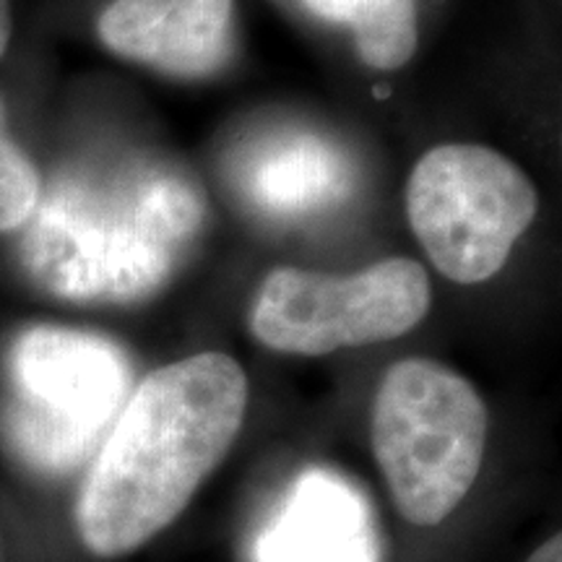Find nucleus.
<instances>
[{"instance_id": "4", "label": "nucleus", "mask_w": 562, "mask_h": 562, "mask_svg": "<svg viewBox=\"0 0 562 562\" xmlns=\"http://www.w3.org/2000/svg\"><path fill=\"white\" fill-rule=\"evenodd\" d=\"M9 370L5 440L47 474L70 472L102 446L133 383L128 355L115 341L60 326L21 334Z\"/></svg>"}, {"instance_id": "8", "label": "nucleus", "mask_w": 562, "mask_h": 562, "mask_svg": "<svg viewBox=\"0 0 562 562\" xmlns=\"http://www.w3.org/2000/svg\"><path fill=\"white\" fill-rule=\"evenodd\" d=\"M97 30L102 45L125 60L203 79L235 47V0H112Z\"/></svg>"}, {"instance_id": "3", "label": "nucleus", "mask_w": 562, "mask_h": 562, "mask_svg": "<svg viewBox=\"0 0 562 562\" xmlns=\"http://www.w3.org/2000/svg\"><path fill=\"white\" fill-rule=\"evenodd\" d=\"M484 448L487 406L461 372L427 357L385 370L372 404V453L406 521H446L474 487Z\"/></svg>"}, {"instance_id": "13", "label": "nucleus", "mask_w": 562, "mask_h": 562, "mask_svg": "<svg viewBox=\"0 0 562 562\" xmlns=\"http://www.w3.org/2000/svg\"><path fill=\"white\" fill-rule=\"evenodd\" d=\"M11 40V3L9 0H0V58H3L5 47Z\"/></svg>"}, {"instance_id": "5", "label": "nucleus", "mask_w": 562, "mask_h": 562, "mask_svg": "<svg viewBox=\"0 0 562 562\" xmlns=\"http://www.w3.org/2000/svg\"><path fill=\"white\" fill-rule=\"evenodd\" d=\"M539 195L521 167L480 144H442L406 182V216L442 277L482 284L531 227Z\"/></svg>"}, {"instance_id": "11", "label": "nucleus", "mask_w": 562, "mask_h": 562, "mask_svg": "<svg viewBox=\"0 0 562 562\" xmlns=\"http://www.w3.org/2000/svg\"><path fill=\"white\" fill-rule=\"evenodd\" d=\"M42 195L37 167L9 133L5 104L0 100V232L24 229Z\"/></svg>"}, {"instance_id": "12", "label": "nucleus", "mask_w": 562, "mask_h": 562, "mask_svg": "<svg viewBox=\"0 0 562 562\" xmlns=\"http://www.w3.org/2000/svg\"><path fill=\"white\" fill-rule=\"evenodd\" d=\"M526 562H562V531L554 533L552 539L531 552V558Z\"/></svg>"}, {"instance_id": "9", "label": "nucleus", "mask_w": 562, "mask_h": 562, "mask_svg": "<svg viewBox=\"0 0 562 562\" xmlns=\"http://www.w3.org/2000/svg\"><path fill=\"white\" fill-rule=\"evenodd\" d=\"M351 188V165L331 140L305 131L273 133L243 165V191L271 216L331 206Z\"/></svg>"}, {"instance_id": "2", "label": "nucleus", "mask_w": 562, "mask_h": 562, "mask_svg": "<svg viewBox=\"0 0 562 562\" xmlns=\"http://www.w3.org/2000/svg\"><path fill=\"white\" fill-rule=\"evenodd\" d=\"M206 203L178 167L91 159L40 195L21 258L40 286L74 302H136L167 284L203 227Z\"/></svg>"}, {"instance_id": "6", "label": "nucleus", "mask_w": 562, "mask_h": 562, "mask_svg": "<svg viewBox=\"0 0 562 562\" xmlns=\"http://www.w3.org/2000/svg\"><path fill=\"white\" fill-rule=\"evenodd\" d=\"M430 302V279L412 258H389L351 277L281 266L258 290L250 331L281 355L326 357L409 334Z\"/></svg>"}, {"instance_id": "1", "label": "nucleus", "mask_w": 562, "mask_h": 562, "mask_svg": "<svg viewBox=\"0 0 562 562\" xmlns=\"http://www.w3.org/2000/svg\"><path fill=\"white\" fill-rule=\"evenodd\" d=\"M248 375L222 351L165 364L112 422L81 487L76 524L102 558L138 550L193 501L237 440Z\"/></svg>"}, {"instance_id": "10", "label": "nucleus", "mask_w": 562, "mask_h": 562, "mask_svg": "<svg viewBox=\"0 0 562 562\" xmlns=\"http://www.w3.org/2000/svg\"><path fill=\"white\" fill-rule=\"evenodd\" d=\"M315 16L349 26L357 55L375 70H396L417 50L414 0H305Z\"/></svg>"}, {"instance_id": "7", "label": "nucleus", "mask_w": 562, "mask_h": 562, "mask_svg": "<svg viewBox=\"0 0 562 562\" xmlns=\"http://www.w3.org/2000/svg\"><path fill=\"white\" fill-rule=\"evenodd\" d=\"M252 562H381L368 497L347 476L307 469L252 539Z\"/></svg>"}]
</instances>
